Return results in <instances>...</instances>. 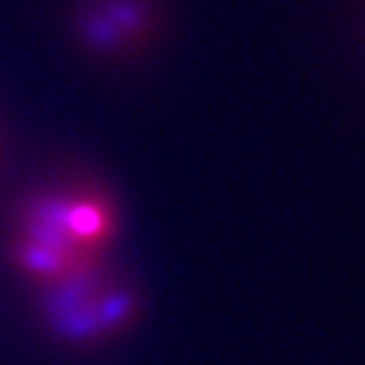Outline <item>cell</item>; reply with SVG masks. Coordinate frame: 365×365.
Instances as JSON below:
<instances>
[{"label":"cell","mask_w":365,"mask_h":365,"mask_svg":"<svg viewBox=\"0 0 365 365\" xmlns=\"http://www.w3.org/2000/svg\"><path fill=\"white\" fill-rule=\"evenodd\" d=\"M38 314L54 339L90 344L122 333L138 314V292L108 262H92L76 274L38 287Z\"/></svg>","instance_id":"cell-1"},{"label":"cell","mask_w":365,"mask_h":365,"mask_svg":"<svg viewBox=\"0 0 365 365\" xmlns=\"http://www.w3.org/2000/svg\"><path fill=\"white\" fill-rule=\"evenodd\" d=\"M76 49L98 63H128L160 33L157 0H76L68 16Z\"/></svg>","instance_id":"cell-2"},{"label":"cell","mask_w":365,"mask_h":365,"mask_svg":"<svg viewBox=\"0 0 365 365\" xmlns=\"http://www.w3.org/2000/svg\"><path fill=\"white\" fill-rule=\"evenodd\" d=\"M66 233L92 255H108L122 230V211L111 187L81 165H66L46 176Z\"/></svg>","instance_id":"cell-3"},{"label":"cell","mask_w":365,"mask_h":365,"mask_svg":"<svg viewBox=\"0 0 365 365\" xmlns=\"http://www.w3.org/2000/svg\"><path fill=\"white\" fill-rule=\"evenodd\" d=\"M0 157H3V128H0Z\"/></svg>","instance_id":"cell-4"}]
</instances>
